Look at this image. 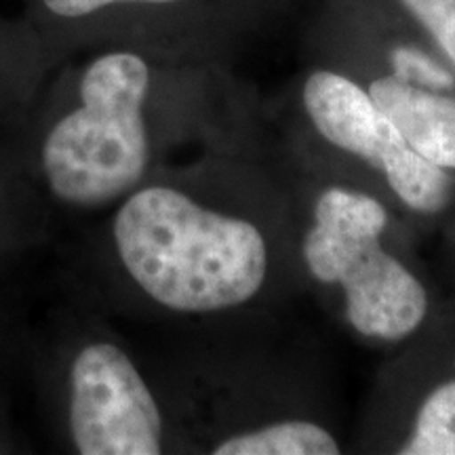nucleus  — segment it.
I'll return each instance as SVG.
<instances>
[{
    "label": "nucleus",
    "mask_w": 455,
    "mask_h": 455,
    "mask_svg": "<svg viewBox=\"0 0 455 455\" xmlns=\"http://www.w3.org/2000/svg\"><path fill=\"white\" fill-rule=\"evenodd\" d=\"M4 375H0V455L21 453L26 451L24 443L20 441V432L15 430L13 419H11L9 395L4 390Z\"/></svg>",
    "instance_id": "nucleus-14"
},
{
    "label": "nucleus",
    "mask_w": 455,
    "mask_h": 455,
    "mask_svg": "<svg viewBox=\"0 0 455 455\" xmlns=\"http://www.w3.org/2000/svg\"><path fill=\"white\" fill-rule=\"evenodd\" d=\"M390 213L379 196L327 184L310 204L299 258L312 281L338 295L344 323L371 344L395 346L424 325V283L386 244Z\"/></svg>",
    "instance_id": "nucleus-4"
},
{
    "label": "nucleus",
    "mask_w": 455,
    "mask_h": 455,
    "mask_svg": "<svg viewBox=\"0 0 455 455\" xmlns=\"http://www.w3.org/2000/svg\"><path fill=\"white\" fill-rule=\"evenodd\" d=\"M213 455H338L341 443L331 428L301 415L266 418L236 426L207 443Z\"/></svg>",
    "instance_id": "nucleus-10"
},
{
    "label": "nucleus",
    "mask_w": 455,
    "mask_h": 455,
    "mask_svg": "<svg viewBox=\"0 0 455 455\" xmlns=\"http://www.w3.org/2000/svg\"><path fill=\"white\" fill-rule=\"evenodd\" d=\"M409 146L435 163L455 169V89H432L396 72L363 84Z\"/></svg>",
    "instance_id": "nucleus-7"
},
{
    "label": "nucleus",
    "mask_w": 455,
    "mask_h": 455,
    "mask_svg": "<svg viewBox=\"0 0 455 455\" xmlns=\"http://www.w3.org/2000/svg\"><path fill=\"white\" fill-rule=\"evenodd\" d=\"M301 106L318 138L382 180L407 212H445L453 195L449 171L419 156L361 83L335 70H315L301 89Z\"/></svg>",
    "instance_id": "nucleus-5"
},
{
    "label": "nucleus",
    "mask_w": 455,
    "mask_h": 455,
    "mask_svg": "<svg viewBox=\"0 0 455 455\" xmlns=\"http://www.w3.org/2000/svg\"><path fill=\"white\" fill-rule=\"evenodd\" d=\"M455 66V0H398Z\"/></svg>",
    "instance_id": "nucleus-12"
},
{
    "label": "nucleus",
    "mask_w": 455,
    "mask_h": 455,
    "mask_svg": "<svg viewBox=\"0 0 455 455\" xmlns=\"http://www.w3.org/2000/svg\"><path fill=\"white\" fill-rule=\"evenodd\" d=\"M21 17L32 26L51 66L72 57L76 51L101 43L108 47L114 32L123 34L141 17L175 11L190 0H20ZM114 44V47H116Z\"/></svg>",
    "instance_id": "nucleus-6"
},
{
    "label": "nucleus",
    "mask_w": 455,
    "mask_h": 455,
    "mask_svg": "<svg viewBox=\"0 0 455 455\" xmlns=\"http://www.w3.org/2000/svg\"><path fill=\"white\" fill-rule=\"evenodd\" d=\"M28 348L61 451L158 455L180 445L169 398L133 350L100 321L61 316Z\"/></svg>",
    "instance_id": "nucleus-3"
},
{
    "label": "nucleus",
    "mask_w": 455,
    "mask_h": 455,
    "mask_svg": "<svg viewBox=\"0 0 455 455\" xmlns=\"http://www.w3.org/2000/svg\"><path fill=\"white\" fill-rule=\"evenodd\" d=\"M51 61L24 17L0 15V124L17 129L47 78Z\"/></svg>",
    "instance_id": "nucleus-9"
},
{
    "label": "nucleus",
    "mask_w": 455,
    "mask_h": 455,
    "mask_svg": "<svg viewBox=\"0 0 455 455\" xmlns=\"http://www.w3.org/2000/svg\"><path fill=\"white\" fill-rule=\"evenodd\" d=\"M104 215L83 268L101 299L133 315L236 312L275 284V228L192 169L169 164Z\"/></svg>",
    "instance_id": "nucleus-1"
},
{
    "label": "nucleus",
    "mask_w": 455,
    "mask_h": 455,
    "mask_svg": "<svg viewBox=\"0 0 455 455\" xmlns=\"http://www.w3.org/2000/svg\"><path fill=\"white\" fill-rule=\"evenodd\" d=\"M401 455H455V378L426 392L405 435L390 445Z\"/></svg>",
    "instance_id": "nucleus-11"
},
{
    "label": "nucleus",
    "mask_w": 455,
    "mask_h": 455,
    "mask_svg": "<svg viewBox=\"0 0 455 455\" xmlns=\"http://www.w3.org/2000/svg\"><path fill=\"white\" fill-rule=\"evenodd\" d=\"M161 93V68L138 47H101L51 68L15 131L51 221L104 215L169 167L184 124Z\"/></svg>",
    "instance_id": "nucleus-2"
},
{
    "label": "nucleus",
    "mask_w": 455,
    "mask_h": 455,
    "mask_svg": "<svg viewBox=\"0 0 455 455\" xmlns=\"http://www.w3.org/2000/svg\"><path fill=\"white\" fill-rule=\"evenodd\" d=\"M21 346H24L21 331L17 329L11 312L0 304V375H7V369L11 363H15Z\"/></svg>",
    "instance_id": "nucleus-13"
},
{
    "label": "nucleus",
    "mask_w": 455,
    "mask_h": 455,
    "mask_svg": "<svg viewBox=\"0 0 455 455\" xmlns=\"http://www.w3.org/2000/svg\"><path fill=\"white\" fill-rule=\"evenodd\" d=\"M15 131L0 124V276L47 241L51 230L21 163Z\"/></svg>",
    "instance_id": "nucleus-8"
}]
</instances>
